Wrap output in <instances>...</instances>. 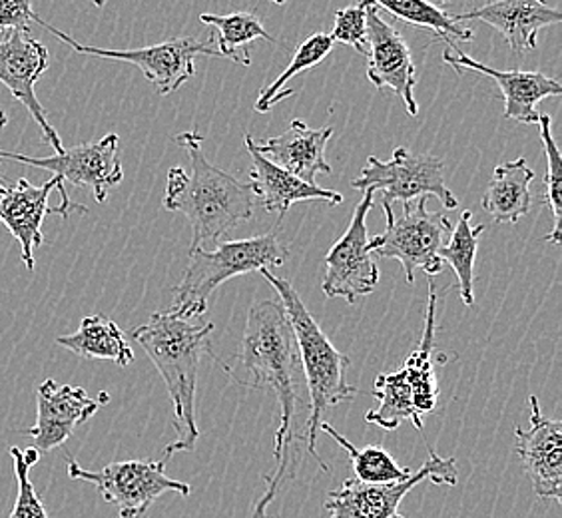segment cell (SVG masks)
<instances>
[{
    "label": "cell",
    "instance_id": "d4e9b609",
    "mask_svg": "<svg viewBox=\"0 0 562 518\" xmlns=\"http://www.w3.org/2000/svg\"><path fill=\"white\" fill-rule=\"evenodd\" d=\"M381 12H390L400 21L413 26L427 29L437 41H443L449 50H457L459 43H471L475 34L463 22L457 21L454 14L445 11L443 4H431L422 0H381L375 2Z\"/></svg>",
    "mask_w": 562,
    "mask_h": 518
},
{
    "label": "cell",
    "instance_id": "5bb4252c",
    "mask_svg": "<svg viewBox=\"0 0 562 518\" xmlns=\"http://www.w3.org/2000/svg\"><path fill=\"white\" fill-rule=\"evenodd\" d=\"M368 11V78L371 85L391 88L401 98L409 116H417L419 104L415 100L417 70L413 63L409 44L401 36L400 31L383 19V12L375 0L366 2Z\"/></svg>",
    "mask_w": 562,
    "mask_h": 518
},
{
    "label": "cell",
    "instance_id": "d590c367",
    "mask_svg": "<svg viewBox=\"0 0 562 518\" xmlns=\"http://www.w3.org/2000/svg\"><path fill=\"white\" fill-rule=\"evenodd\" d=\"M9 124V119H7V114H4V110L0 109V128H4ZM2 178V176H0Z\"/></svg>",
    "mask_w": 562,
    "mask_h": 518
},
{
    "label": "cell",
    "instance_id": "83f0119b",
    "mask_svg": "<svg viewBox=\"0 0 562 518\" xmlns=\"http://www.w3.org/2000/svg\"><path fill=\"white\" fill-rule=\"evenodd\" d=\"M471 217L473 212H463L461 217L457 219L449 241L445 244L443 248L439 249V259L443 263H449L457 273L459 280V292H461V300L465 303L467 307H471L475 303V295H473V281H475V259L476 249H479V236L485 232V226L471 227Z\"/></svg>",
    "mask_w": 562,
    "mask_h": 518
},
{
    "label": "cell",
    "instance_id": "52a82bcc",
    "mask_svg": "<svg viewBox=\"0 0 562 518\" xmlns=\"http://www.w3.org/2000/svg\"><path fill=\"white\" fill-rule=\"evenodd\" d=\"M48 33L55 34L58 41L68 44L78 55L97 56V58H110V60H122L128 65L138 66L142 75L160 97H170L176 90L184 87L186 82L195 75V58L198 56H217L214 38H195V36H178L146 48H134V50H116V48H97V46H85L76 43L72 36L58 31L53 24L43 21L38 14L34 16Z\"/></svg>",
    "mask_w": 562,
    "mask_h": 518
},
{
    "label": "cell",
    "instance_id": "4dcf8cb0",
    "mask_svg": "<svg viewBox=\"0 0 562 518\" xmlns=\"http://www.w3.org/2000/svg\"><path fill=\"white\" fill-rule=\"evenodd\" d=\"M552 119L549 114L539 116L542 148L547 158V173H544V195L542 202L551 210L552 229L547 234V241L561 244L562 238V160L557 142L552 138Z\"/></svg>",
    "mask_w": 562,
    "mask_h": 518
},
{
    "label": "cell",
    "instance_id": "603a6c76",
    "mask_svg": "<svg viewBox=\"0 0 562 518\" xmlns=\"http://www.w3.org/2000/svg\"><path fill=\"white\" fill-rule=\"evenodd\" d=\"M58 346L70 349L85 359H104L119 368H128L134 361V351L124 331L106 315L85 317L78 331L56 337Z\"/></svg>",
    "mask_w": 562,
    "mask_h": 518
},
{
    "label": "cell",
    "instance_id": "d6986e66",
    "mask_svg": "<svg viewBox=\"0 0 562 518\" xmlns=\"http://www.w3.org/2000/svg\"><path fill=\"white\" fill-rule=\"evenodd\" d=\"M457 21L463 24L467 21L487 22L507 38L513 55L525 56L537 48V36L542 29L561 24L562 12L537 0H508L457 14Z\"/></svg>",
    "mask_w": 562,
    "mask_h": 518
},
{
    "label": "cell",
    "instance_id": "2e32d148",
    "mask_svg": "<svg viewBox=\"0 0 562 518\" xmlns=\"http://www.w3.org/2000/svg\"><path fill=\"white\" fill-rule=\"evenodd\" d=\"M48 70V50L41 41L26 33H9L0 41V82L11 90L12 97L21 102L43 130L44 142H48L56 154H63L65 146L58 138L53 124L46 120L41 100L36 98V82Z\"/></svg>",
    "mask_w": 562,
    "mask_h": 518
},
{
    "label": "cell",
    "instance_id": "277c9868",
    "mask_svg": "<svg viewBox=\"0 0 562 518\" xmlns=\"http://www.w3.org/2000/svg\"><path fill=\"white\" fill-rule=\"evenodd\" d=\"M260 273L270 281L273 292L280 295L288 322L292 325L303 378L307 383L310 417L305 423L302 439L307 441L310 454L325 473H329V466L324 463L322 454L317 453V435L324 423L325 410L336 407L339 403H347L357 395V388L349 385L347 381V371L351 368V361L327 339L324 329L319 327L312 312L305 307L302 295L295 292L290 281L281 280L270 270H261Z\"/></svg>",
    "mask_w": 562,
    "mask_h": 518
},
{
    "label": "cell",
    "instance_id": "4316f807",
    "mask_svg": "<svg viewBox=\"0 0 562 518\" xmlns=\"http://www.w3.org/2000/svg\"><path fill=\"white\" fill-rule=\"evenodd\" d=\"M200 21L216 29L217 31V53L222 58H229L232 63H238L241 66L251 65L248 46L251 41H268L276 43L263 24L260 16L254 12H234V14H200Z\"/></svg>",
    "mask_w": 562,
    "mask_h": 518
},
{
    "label": "cell",
    "instance_id": "9a60e30c",
    "mask_svg": "<svg viewBox=\"0 0 562 518\" xmlns=\"http://www.w3.org/2000/svg\"><path fill=\"white\" fill-rule=\"evenodd\" d=\"M109 403V395L102 393L100 401L88 397L82 387L68 383H56L55 379H46L36 388V423L24 435L33 439L34 449L38 453L55 451L75 435L76 429L88 421L100 405Z\"/></svg>",
    "mask_w": 562,
    "mask_h": 518
},
{
    "label": "cell",
    "instance_id": "ba28073f",
    "mask_svg": "<svg viewBox=\"0 0 562 518\" xmlns=\"http://www.w3.org/2000/svg\"><path fill=\"white\" fill-rule=\"evenodd\" d=\"M351 185L361 192L375 194L381 190V205L393 202L412 204L419 198H437L445 210H457L459 200L445 184V162L432 154H413L407 148H395L391 160L383 162L369 156L368 166Z\"/></svg>",
    "mask_w": 562,
    "mask_h": 518
},
{
    "label": "cell",
    "instance_id": "8992f818",
    "mask_svg": "<svg viewBox=\"0 0 562 518\" xmlns=\"http://www.w3.org/2000/svg\"><path fill=\"white\" fill-rule=\"evenodd\" d=\"M387 227L383 234L369 239L368 248L379 258L397 259L407 283L415 281L422 270L429 275L443 273L445 263L439 259V249L451 236V224L445 214H431L427 210V198H419L403 205V216L395 217L393 205H383Z\"/></svg>",
    "mask_w": 562,
    "mask_h": 518
},
{
    "label": "cell",
    "instance_id": "ffe728a7",
    "mask_svg": "<svg viewBox=\"0 0 562 518\" xmlns=\"http://www.w3.org/2000/svg\"><path fill=\"white\" fill-rule=\"evenodd\" d=\"M334 136V128H310L302 120H292L290 128L280 136L256 142V150L281 170L292 173L305 184L317 185L319 173H331L325 160V148Z\"/></svg>",
    "mask_w": 562,
    "mask_h": 518
},
{
    "label": "cell",
    "instance_id": "6da1fadb",
    "mask_svg": "<svg viewBox=\"0 0 562 518\" xmlns=\"http://www.w3.org/2000/svg\"><path fill=\"white\" fill-rule=\"evenodd\" d=\"M236 359L248 378L239 383L251 388H271L280 407V427L273 447V473L266 475V493L254 508L251 518L268 517V507L276 500L281 483L297 464L293 453V421L300 405V356L293 337L292 325L281 302H261L251 305L244 337Z\"/></svg>",
    "mask_w": 562,
    "mask_h": 518
},
{
    "label": "cell",
    "instance_id": "cb8c5ba5",
    "mask_svg": "<svg viewBox=\"0 0 562 518\" xmlns=\"http://www.w3.org/2000/svg\"><path fill=\"white\" fill-rule=\"evenodd\" d=\"M435 319H437V288H435V281L429 280V300H427L422 341L403 365L412 385L413 405L422 419L423 415H429L437 407V397H439L435 365H432L435 331H437Z\"/></svg>",
    "mask_w": 562,
    "mask_h": 518
},
{
    "label": "cell",
    "instance_id": "44dd1931",
    "mask_svg": "<svg viewBox=\"0 0 562 518\" xmlns=\"http://www.w3.org/2000/svg\"><path fill=\"white\" fill-rule=\"evenodd\" d=\"M244 144L254 160V168L249 172L251 192L268 212L278 214L280 219L297 202H327L331 205H339L344 202V195L339 192L324 190L319 185L305 184L300 178L281 170L268 158H263L260 151L256 150V140L251 138V134L244 136Z\"/></svg>",
    "mask_w": 562,
    "mask_h": 518
},
{
    "label": "cell",
    "instance_id": "484cf974",
    "mask_svg": "<svg viewBox=\"0 0 562 518\" xmlns=\"http://www.w3.org/2000/svg\"><path fill=\"white\" fill-rule=\"evenodd\" d=\"M373 397L379 401V407L369 410L366 421L378 425L383 431H395L403 421H412L413 427L419 432L425 429L423 419L413 405L412 385L405 369L378 375Z\"/></svg>",
    "mask_w": 562,
    "mask_h": 518
},
{
    "label": "cell",
    "instance_id": "7402d4cb",
    "mask_svg": "<svg viewBox=\"0 0 562 518\" xmlns=\"http://www.w3.org/2000/svg\"><path fill=\"white\" fill-rule=\"evenodd\" d=\"M532 180H535V170L525 158L501 164L495 168L481 200L483 210L497 224H517L520 217L527 216L530 212Z\"/></svg>",
    "mask_w": 562,
    "mask_h": 518
},
{
    "label": "cell",
    "instance_id": "f1b7e54d",
    "mask_svg": "<svg viewBox=\"0 0 562 518\" xmlns=\"http://www.w3.org/2000/svg\"><path fill=\"white\" fill-rule=\"evenodd\" d=\"M319 431L327 432L329 437H334V441L339 447L346 449V453L351 459L356 481L363 485L400 483L413 473L412 469L400 466V463L381 444H369L366 449H357L356 444L349 443L346 437L336 431V427H331L329 423H322Z\"/></svg>",
    "mask_w": 562,
    "mask_h": 518
},
{
    "label": "cell",
    "instance_id": "e0dca14e",
    "mask_svg": "<svg viewBox=\"0 0 562 518\" xmlns=\"http://www.w3.org/2000/svg\"><path fill=\"white\" fill-rule=\"evenodd\" d=\"M530 427H515V451L529 476L535 495L561 500L562 423L544 417L537 395H530Z\"/></svg>",
    "mask_w": 562,
    "mask_h": 518
},
{
    "label": "cell",
    "instance_id": "30bf717a",
    "mask_svg": "<svg viewBox=\"0 0 562 518\" xmlns=\"http://www.w3.org/2000/svg\"><path fill=\"white\" fill-rule=\"evenodd\" d=\"M423 481L457 485L459 471L453 457H441L429 449V457L419 471L390 485H363L356 478H347L344 485L327 495L325 510L329 518H407L400 513L401 500Z\"/></svg>",
    "mask_w": 562,
    "mask_h": 518
},
{
    "label": "cell",
    "instance_id": "836d02e7",
    "mask_svg": "<svg viewBox=\"0 0 562 518\" xmlns=\"http://www.w3.org/2000/svg\"><path fill=\"white\" fill-rule=\"evenodd\" d=\"M36 12L24 0H0V36L4 33H29Z\"/></svg>",
    "mask_w": 562,
    "mask_h": 518
},
{
    "label": "cell",
    "instance_id": "f546056e",
    "mask_svg": "<svg viewBox=\"0 0 562 518\" xmlns=\"http://www.w3.org/2000/svg\"><path fill=\"white\" fill-rule=\"evenodd\" d=\"M334 44L336 43L331 41V36L325 33L312 34L307 41H303V43L297 46L292 63L281 72L280 78L273 80L270 87L261 90L260 98H258V102H256V106H254L256 112L266 114V112H270L278 102H281L283 98L293 97L295 90L285 88V85H288L292 78H295V76L307 72V70H312V68H315L319 63H324L325 58L329 56V53L334 50Z\"/></svg>",
    "mask_w": 562,
    "mask_h": 518
},
{
    "label": "cell",
    "instance_id": "9c48e42d",
    "mask_svg": "<svg viewBox=\"0 0 562 518\" xmlns=\"http://www.w3.org/2000/svg\"><path fill=\"white\" fill-rule=\"evenodd\" d=\"M66 471L70 478L97 486L106 503L116 505L119 518L142 517L166 493H178L182 497H190L192 493V486L188 483L166 475L164 459L110 463L100 471H88L75 459H68Z\"/></svg>",
    "mask_w": 562,
    "mask_h": 518
},
{
    "label": "cell",
    "instance_id": "3957f363",
    "mask_svg": "<svg viewBox=\"0 0 562 518\" xmlns=\"http://www.w3.org/2000/svg\"><path fill=\"white\" fill-rule=\"evenodd\" d=\"M214 324H194L180 315L151 314L132 331V339L150 357L162 375L173 405V429L178 439L164 449V461L182 451H194L200 439L195 423V385L200 357L212 353L210 335Z\"/></svg>",
    "mask_w": 562,
    "mask_h": 518
},
{
    "label": "cell",
    "instance_id": "8fae6325",
    "mask_svg": "<svg viewBox=\"0 0 562 518\" xmlns=\"http://www.w3.org/2000/svg\"><path fill=\"white\" fill-rule=\"evenodd\" d=\"M72 212L88 214V207L72 204L65 184L56 178L43 185L31 184L26 178L9 184L0 178V224L21 244L22 261L29 271L34 270V246L44 244V217L48 214L68 217Z\"/></svg>",
    "mask_w": 562,
    "mask_h": 518
},
{
    "label": "cell",
    "instance_id": "1f68e13d",
    "mask_svg": "<svg viewBox=\"0 0 562 518\" xmlns=\"http://www.w3.org/2000/svg\"><path fill=\"white\" fill-rule=\"evenodd\" d=\"M11 457L14 461V476H16V503L9 518H48L43 500L38 497L33 481H31V464L24 461L19 447H11Z\"/></svg>",
    "mask_w": 562,
    "mask_h": 518
},
{
    "label": "cell",
    "instance_id": "5b68a950",
    "mask_svg": "<svg viewBox=\"0 0 562 518\" xmlns=\"http://www.w3.org/2000/svg\"><path fill=\"white\" fill-rule=\"evenodd\" d=\"M288 254L290 249L281 244L276 232L241 241H220L212 249H190L184 278L173 290L170 314L190 322L200 319L206 315L210 295L224 281L254 271L281 268Z\"/></svg>",
    "mask_w": 562,
    "mask_h": 518
},
{
    "label": "cell",
    "instance_id": "d6a6232c",
    "mask_svg": "<svg viewBox=\"0 0 562 518\" xmlns=\"http://www.w3.org/2000/svg\"><path fill=\"white\" fill-rule=\"evenodd\" d=\"M334 43L347 44L356 48L359 55L368 56V11L366 2L351 4L336 12V22L331 31Z\"/></svg>",
    "mask_w": 562,
    "mask_h": 518
},
{
    "label": "cell",
    "instance_id": "4fadbf2b",
    "mask_svg": "<svg viewBox=\"0 0 562 518\" xmlns=\"http://www.w3.org/2000/svg\"><path fill=\"white\" fill-rule=\"evenodd\" d=\"M119 134H109L102 140L78 144L75 148H65L63 154L48 158H33L26 154L0 150V158L26 164L55 173L63 184L85 185L97 198L98 204H104L112 188L122 184L124 168L120 162Z\"/></svg>",
    "mask_w": 562,
    "mask_h": 518
},
{
    "label": "cell",
    "instance_id": "7c38bea8",
    "mask_svg": "<svg viewBox=\"0 0 562 518\" xmlns=\"http://www.w3.org/2000/svg\"><path fill=\"white\" fill-rule=\"evenodd\" d=\"M373 207V194L366 192L353 212L346 234L337 239L324 259L325 275L322 290L329 300L341 297L356 303L375 290L379 268L369 251L368 216Z\"/></svg>",
    "mask_w": 562,
    "mask_h": 518
},
{
    "label": "cell",
    "instance_id": "7a4b0ae2",
    "mask_svg": "<svg viewBox=\"0 0 562 518\" xmlns=\"http://www.w3.org/2000/svg\"><path fill=\"white\" fill-rule=\"evenodd\" d=\"M192 162V173L180 166L168 172L164 210L180 212L192 226V248L204 244L217 246L229 232L254 217L256 195L249 182L220 170L204 154V136L198 130H188L176 136Z\"/></svg>",
    "mask_w": 562,
    "mask_h": 518
},
{
    "label": "cell",
    "instance_id": "e575fe53",
    "mask_svg": "<svg viewBox=\"0 0 562 518\" xmlns=\"http://www.w3.org/2000/svg\"><path fill=\"white\" fill-rule=\"evenodd\" d=\"M22 457H24V461H26V463L34 466V464L38 463V457H41V453H38L34 447H31L26 453H22Z\"/></svg>",
    "mask_w": 562,
    "mask_h": 518
},
{
    "label": "cell",
    "instance_id": "ac0fdd59",
    "mask_svg": "<svg viewBox=\"0 0 562 518\" xmlns=\"http://www.w3.org/2000/svg\"><path fill=\"white\" fill-rule=\"evenodd\" d=\"M445 65L451 66L457 75L465 70H475L487 75L497 82L503 100H505V119L515 120L519 124H539L537 104L544 98L561 97L562 87L557 78L535 72V70H495L476 63L475 58L467 56L461 48L449 50L445 48Z\"/></svg>",
    "mask_w": 562,
    "mask_h": 518
}]
</instances>
